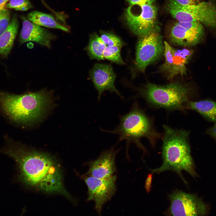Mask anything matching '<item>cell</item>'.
Listing matches in <instances>:
<instances>
[{
	"label": "cell",
	"instance_id": "cell-5",
	"mask_svg": "<svg viewBox=\"0 0 216 216\" xmlns=\"http://www.w3.org/2000/svg\"><path fill=\"white\" fill-rule=\"evenodd\" d=\"M139 91L151 106L169 111L185 110L186 103L192 96L189 86L175 82L164 86L148 83Z\"/></svg>",
	"mask_w": 216,
	"mask_h": 216
},
{
	"label": "cell",
	"instance_id": "cell-1",
	"mask_svg": "<svg viewBox=\"0 0 216 216\" xmlns=\"http://www.w3.org/2000/svg\"><path fill=\"white\" fill-rule=\"evenodd\" d=\"M0 153L13 159L18 180L25 185L48 193L62 194L71 200L64 186L60 165L50 155L29 148L8 137Z\"/></svg>",
	"mask_w": 216,
	"mask_h": 216
},
{
	"label": "cell",
	"instance_id": "cell-26",
	"mask_svg": "<svg viewBox=\"0 0 216 216\" xmlns=\"http://www.w3.org/2000/svg\"><path fill=\"white\" fill-rule=\"evenodd\" d=\"M205 134L209 135L216 142V122L213 126L206 130Z\"/></svg>",
	"mask_w": 216,
	"mask_h": 216
},
{
	"label": "cell",
	"instance_id": "cell-11",
	"mask_svg": "<svg viewBox=\"0 0 216 216\" xmlns=\"http://www.w3.org/2000/svg\"><path fill=\"white\" fill-rule=\"evenodd\" d=\"M164 62L159 68V70L165 74L168 80L177 75L183 77L187 74L186 65L193 53L187 48L177 49L164 42Z\"/></svg>",
	"mask_w": 216,
	"mask_h": 216
},
{
	"label": "cell",
	"instance_id": "cell-20",
	"mask_svg": "<svg viewBox=\"0 0 216 216\" xmlns=\"http://www.w3.org/2000/svg\"><path fill=\"white\" fill-rule=\"evenodd\" d=\"M121 48L118 46H106L103 54L104 58L119 64H125L121 56Z\"/></svg>",
	"mask_w": 216,
	"mask_h": 216
},
{
	"label": "cell",
	"instance_id": "cell-12",
	"mask_svg": "<svg viewBox=\"0 0 216 216\" xmlns=\"http://www.w3.org/2000/svg\"><path fill=\"white\" fill-rule=\"evenodd\" d=\"M204 26L196 22H178L171 28L169 38L173 44L180 46H194L201 41L204 33Z\"/></svg>",
	"mask_w": 216,
	"mask_h": 216
},
{
	"label": "cell",
	"instance_id": "cell-9",
	"mask_svg": "<svg viewBox=\"0 0 216 216\" xmlns=\"http://www.w3.org/2000/svg\"><path fill=\"white\" fill-rule=\"evenodd\" d=\"M170 204L166 212L172 216H201L208 208L202 200L194 194L175 190L169 195Z\"/></svg>",
	"mask_w": 216,
	"mask_h": 216
},
{
	"label": "cell",
	"instance_id": "cell-7",
	"mask_svg": "<svg viewBox=\"0 0 216 216\" xmlns=\"http://www.w3.org/2000/svg\"><path fill=\"white\" fill-rule=\"evenodd\" d=\"M140 37L136 46L135 64L137 70L144 72L162 55L164 44L160 29L156 25L148 34Z\"/></svg>",
	"mask_w": 216,
	"mask_h": 216
},
{
	"label": "cell",
	"instance_id": "cell-24",
	"mask_svg": "<svg viewBox=\"0 0 216 216\" xmlns=\"http://www.w3.org/2000/svg\"><path fill=\"white\" fill-rule=\"evenodd\" d=\"M157 0H127L130 5H142L153 4Z\"/></svg>",
	"mask_w": 216,
	"mask_h": 216
},
{
	"label": "cell",
	"instance_id": "cell-8",
	"mask_svg": "<svg viewBox=\"0 0 216 216\" xmlns=\"http://www.w3.org/2000/svg\"><path fill=\"white\" fill-rule=\"evenodd\" d=\"M130 5L124 14L125 21L130 30L140 37L149 33L156 26L157 9L154 3L142 5Z\"/></svg>",
	"mask_w": 216,
	"mask_h": 216
},
{
	"label": "cell",
	"instance_id": "cell-19",
	"mask_svg": "<svg viewBox=\"0 0 216 216\" xmlns=\"http://www.w3.org/2000/svg\"><path fill=\"white\" fill-rule=\"evenodd\" d=\"M106 46L100 37L94 34L90 36L88 45L86 49L91 59L100 60L104 59L103 54Z\"/></svg>",
	"mask_w": 216,
	"mask_h": 216
},
{
	"label": "cell",
	"instance_id": "cell-23",
	"mask_svg": "<svg viewBox=\"0 0 216 216\" xmlns=\"http://www.w3.org/2000/svg\"><path fill=\"white\" fill-rule=\"evenodd\" d=\"M10 20V14L7 9L0 10V35L6 29Z\"/></svg>",
	"mask_w": 216,
	"mask_h": 216
},
{
	"label": "cell",
	"instance_id": "cell-15",
	"mask_svg": "<svg viewBox=\"0 0 216 216\" xmlns=\"http://www.w3.org/2000/svg\"><path fill=\"white\" fill-rule=\"evenodd\" d=\"M22 26L20 35L19 40L21 44L32 41L50 48L52 40L56 36L47 29L29 21L24 16H21Z\"/></svg>",
	"mask_w": 216,
	"mask_h": 216
},
{
	"label": "cell",
	"instance_id": "cell-3",
	"mask_svg": "<svg viewBox=\"0 0 216 216\" xmlns=\"http://www.w3.org/2000/svg\"><path fill=\"white\" fill-rule=\"evenodd\" d=\"M162 146L163 163L160 167L150 169L152 173L159 174L167 170L177 173L186 183L182 174L185 171L193 177L198 176L195 166L191 154L189 132L184 129H175L164 125Z\"/></svg>",
	"mask_w": 216,
	"mask_h": 216
},
{
	"label": "cell",
	"instance_id": "cell-21",
	"mask_svg": "<svg viewBox=\"0 0 216 216\" xmlns=\"http://www.w3.org/2000/svg\"><path fill=\"white\" fill-rule=\"evenodd\" d=\"M100 37L107 46H118L121 48L124 45L119 38L113 34L103 32Z\"/></svg>",
	"mask_w": 216,
	"mask_h": 216
},
{
	"label": "cell",
	"instance_id": "cell-2",
	"mask_svg": "<svg viewBox=\"0 0 216 216\" xmlns=\"http://www.w3.org/2000/svg\"><path fill=\"white\" fill-rule=\"evenodd\" d=\"M53 97L52 92L45 89L20 95L0 91V112L13 122L30 124L42 117Z\"/></svg>",
	"mask_w": 216,
	"mask_h": 216
},
{
	"label": "cell",
	"instance_id": "cell-25",
	"mask_svg": "<svg viewBox=\"0 0 216 216\" xmlns=\"http://www.w3.org/2000/svg\"><path fill=\"white\" fill-rule=\"evenodd\" d=\"M152 173L148 174L146 178L145 184V188L146 192L148 194L150 192L152 187Z\"/></svg>",
	"mask_w": 216,
	"mask_h": 216
},
{
	"label": "cell",
	"instance_id": "cell-14",
	"mask_svg": "<svg viewBox=\"0 0 216 216\" xmlns=\"http://www.w3.org/2000/svg\"><path fill=\"white\" fill-rule=\"evenodd\" d=\"M90 76L98 93V100L105 91L116 92L122 98L114 85L116 76L112 66L108 64H95L90 72Z\"/></svg>",
	"mask_w": 216,
	"mask_h": 216
},
{
	"label": "cell",
	"instance_id": "cell-18",
	"mask_svg": "<svg viewBox=\"0 0 216 216\" xmlns=\"http://www.w3.org/2000/svg\"><path fill=\"white\" fill-rule=\"evenodd\" d=\"M27 18L33 23L40 26L58 29L66 32L69 31L67 27L60 24L50 14L34 10L28 14Z\"/></svg>",
	"mask_w": 216,
	"mask_h": 216
},
{
	"label": "cell",
	"instance_id": "cell-4",
	"mask_svg": "<svg viewBox=\"0 0 216 216\" xmlns=\"http://www.w3.org/2000/svg\"><path fill=\"white\" fill-rule=\"evenodd\" d=\"M119 118V124L113 130H100L118 135V142L123 140L126 141V155L128 158V149L130 143H134L145 153L146 150L140 142L142 138H146L154 147L156 142L161 137L155 130L151 118L139 108L137 103L134 104L128 113L120 116Z\"/></svg>",
	"mask_w": 216,
	"mask_h": 216
},
{
	"label": "cell",
	"instance_id": "cell-16",
	"mask_svg": "<svg viewBox=\"0 0 216 216\" xmlns=\"http://www.w3.org/2000/svg\"><path fill=\"white\" fill-rule=\"evenodd\" d=\"M185 109L196 111L208 121L216 122L215 101L210 100L197 101L189 100L185 104Z\"/></svg>",
	"mask_w": 216,
	"mask_h": 216
},
{
	"label": "cell",
	"instance_id": "cell-27",
	"mask_svg": "<svg viewBox=\"0 0 216 216\" xmlns=\"http://www.w3.org/2000/svg\"><path fill=\"white\" fill-rule=\"evenodd\" d=\"M182 5H191L198 3L205 0H175Z\"/></svg>",
	"mask_w": 216,
	"mask_h": 216
},
{
	"label": "cell",
	"instance_id": "cell-28",
	"mask_svg": "<svg viewBox=\"0 0 216 216\" xmlns=\"http://www.w3.org/2000/svg\"><path fill=\"white\" fill-rule=\"evenodd\" d=\"M9 0H0V10L7 9L6 5Z\"/></svg>",
	"mask_w": 216,
	"mask_h": 216
},
{
	"label": "cell",
	"instance_id": "cell-17",
	"mask_svg": "<svg viewBox=\"0 0 216 216\" xmlns=\"http://www.w3.org/2000/svg\"><path fill=\"white\" fill-rule=\"evenodd\" d=\"M17 17L14 15L5 31L0 35V54L7 56L9 53L17 34L18 28Z\"/></svg>",
	"mask_w": 216,
	"mask_h": 216
},
{
	"label": "cell",
	"instance_id": "cell-13",
	"mask_svg": "<svg viewBox=\"0 0 216 216\" xmlns=\"http://www.w3.org/2000/svg\"><path fill=\"white\" fill-rule=\"evenodd\" d=\"M115 147L103 151L96 159L89 162V169L85 175L99 178L112 175L116 171V157L120 150H115Z\"/></svg>",
	"mask_w": 216,
	"mask_h": 216
},
{
	"label": "cell",
	"instance_id": "cell-6",
	"mask_svg": "<svg viewBox=\"0 0 216 216\" xmlns=\"http://www.w3.org/2000/svg\"><path fill=\"white\" fill-rule=\"evenodd\" d=\"M166 8L178 22H198L211 30H216V3L205 0L191 5H182L175 0H169Z\"/></svg>",
	"mask_w": 216,
	"mask_h": 216
},
{
	"label": "cell",
	"instance_id": "cell-22",
	"mask_svg": "<svg viewBox=\"0 0 216 216\" xmlns=\"http://www.w3.org/2000/svg\"><path fill=\"white\" fill-rule=\"evenodd\" d=\"M33 8L29 0H10L6 5L7 8L19 11H25Z\"/></svg>",
	"mask_w": 216,
	"mask_h": 216
},
{
	"label": "cell",
	"instance_id": "cell-10",
	"mask_svg": "<svg viewBox=\"0 0 216 216\" xmlns=\"http://www.w3.org/2000/svg\"><path fill=\"white\" fill-rule=\"evenodd\" d=\"M82 178L88 189L87 201H94L95 209L100 215L104 205L109 200L116 190V175L99 178L85 175Z\"/></svg>",
	"mask_w": 216,
	"mask_h": 216
}]
</instances>
